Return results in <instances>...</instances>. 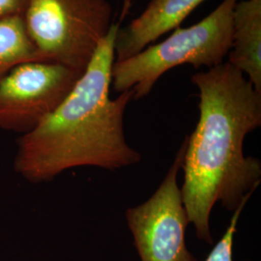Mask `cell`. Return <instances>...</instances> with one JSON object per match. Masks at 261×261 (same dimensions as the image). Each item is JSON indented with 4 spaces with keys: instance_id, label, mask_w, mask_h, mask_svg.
Returning <instances> with one entry per match:
<instances>
[{
    "instance_id": "cell-6",
    "label": "cell",
    "mask_w": 261,
    "mask_h": 261,
    "mask_svg": "<svg viewBox=\"0 0 261 261\" xmlns=\"http://www.w3.org/2000/svg\"><path fill=\"white\" fill-rule=\"evenodd\" d=\"M83 73L47 61L23 62L0 79V129L23 136L37 128Z\"/></svg>"
},
{
    "instance_id": "cell-3",
    "label": "cell",
    "mask_w": 261,
    "mask_h": 261,
    "mask_svg": "<svg viewBox=\"0 0 261 261\" xmlns=\"http://www.w3.org/2000/svg\"><path fill=\"white\" fill-rule=\"evenodd\" d=\"M239 0H223L206 18L189 28H175L169 37L112 66L113 89L132 90L139 100L151 92L159 79L177 66L212 68L224 62L232 44V15Z\"/></svg>"
},
{
    "instance_id": "cell-4",
    "label": "cell",
    "mask_w": 261,
    "mask_h": 261,
    "mask_svg": "<svg viewBox=\"0 0 261 261\" xmlns=\"http://www.w3.org/2000/svg\"><path fill=\"white\" fill-rule=\"evenodd\" d=\"M112 17L109 0H30L22 20L47 61L84 73L109 34Z\"/></svg>"
},
{
    "instance_id": "cell-2",
    "label": "cell",
    "mask_w": 261,
    "mask_h": 261,
    "mask_svg": "<svg viewBox=\"0 0 261 261\" xmlns=\"http://www.w3.org/2000/svg\"><path fill=\"white\" fill-rule=\"evenodd\" d=\"M130 7V0H125L118 21L65 99L37 128L19 137L14 167L28 182L49 181L71 168L114 170L140 162L141 155L124 135V114L134 92L116 99L110 95L115 38Z\"/></svg>"
},
{
    "instance_id": "cell-1",
    "label": "cell",
    "mask_w": 261,
    "mask_h": 261,
    "mask_svg": "<svg viewBox=\"0 0 261 261\" xmlns=\"http://www.w3.org/2000/svg\"><path fill=\"white\" fill-rule=\"evenodd\" d=\"M192 83L199 91V118L185 140L181 193L197 238L210 245L215 204L234 212L260 184V161L244 154V140L260 127L261 93L227 61L196 73Z\"/></svg>"
},
{
    "instance_id": "cell-8",
    "label": "cell",
    "mask_w": 261,
    "mask_h": 261,
    "mask_svg": "<svg viewBox=\"0 0 261 261\" xmlns=\"http://www.w3.org/2000/svg\"><path fill=\"white\" fill-rule=\"evenodd\" d=\"M227 62L261 93V0H239L232 15V44Z\"/></svg>"
},
{
    "instance_id": "cell-7",
    "label": "cell",
    "mask_w": 261,
    "mask_h": 261,
    "mask_svg": "<svg viewBox=\"0 0 261 261\" xmlns=\"http://www.w3.org/2000/svg\"><path fill=\"white\" fill-rule=\"evenodd\" d=\"M205 0H151L140 16L115 38V61L139 54L170 30L179 28L191 13Z\"/></svg>"
},
{
    "instance_id": "cell-9",
    "label": "cell",
    "mask_w": 261,
    "mask_h": 261,
    "mask_svg": "<svg viewBox=\"0 0 261 261\" xmlns=\"http://www.w3.org/2000/svg\"><path fill=\"white\" fill-rule=\"evenodd\" d=\"M30 61L47 60L28 37L22 18L0 21V79L13 67Z\"/></svg>"
},
{
    "instance_id": "cell-5",
    "label": "cell",
    "mask_w": 261,
    "mask_h": 261,
    "mask_svg": "<svg viewBox=\"0 0 261 261\" xmlns=\"http://www.w3.org/2000/svg\"><path fill=\"white\" fill-rule=\"evenodd\" d=\"M184 140L166 177L149 199L126 211V221L140 261H197L186 245L190 224L177 176Z\"/></svg>"
},
{
    "instance_id": "cell-10",
    "label": "cell",
    "mask_w": 261,
    "mask_h": 261,
    "mask_svg": "<svg viewBox=\"0 0 261 261\" xmlns=\"http://www.w3.org/2000/svg\"><path fill=\"white\" fill-rule=\"evenodd\" d=\"M246 204L247 202L243 203L234 211L223 237L215 245L204 261H233L234 236L237 232V224Z\"/></svg>"
},
{
    "instance_id": "cell-11",
    "label": "cell",
    "mask_w": 261,
    "mask_h": 261,
    "mask_svg": "<svg viewBox=\"0 0 261 261\" xmlns=\"http://www.w3.org/2000/svg\"><path fill=\"white\" fill-rule=\"evenodd\" d=\"M30 0H0V21L22 18Z\"/></svg>"
}]
</instances>
